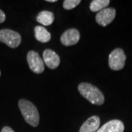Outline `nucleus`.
<instances>
[{"label":"nucleus","mask_w":132,"mask_h":132,"mask_svg":"<svg viewBox=\"0 0 132 132\" xmlns=\"http://www.w3.org/2000/svg\"><path fill=\"white\" fill-rule=\"evenodd\" d=\"M78 90L84 98L88 100L91 104L102 105L104 103V95L97 87L89 83H81L78 86Z\"/></svg>","instance_id":"f257e3e1"},{"label":"nucleus","mask_w":132,"mask_h":132,"mask_svg":"<svg viewBox=\"0 0 132 132\" xmlns=\"http://www.w3.org/2000/svg\"><path fill=\"white\" fill-rule=\"evenodd\" d=\"M19 106L24 120L32 127L38 126L40 122V116L36 106L25 99H21L19 101Z\"/></svg>","instance_id":"f03ea898"},{"label":"nucleus","mask_w":132,"mask_h":132,"mask_svg":"<svg viewBox=\"0 0 132 132\" xmlns=\"http://www.w3.org/2000/svg\"><path fill=\"white\" fill-rule=\"evenodd\" d=\"M0 42L6 44L7 46L15 48L21 43V36L19 32L9 29L0 30Z\"/></svg>","instance_id":"7ed1b4c3"},{"label":"nucleus","mask_w":132,"mask_h":132,"mask_svg":"<svg viewBox=\"0 0 132 132\" xmlns=\"http://www.w3.org/2000/svg\"><path fill=\"white\" fill-rule=\"evenodd\" d=\"M126 56L121 48H115L109 56V66L114 71H120L125 66Z\"/></svg>","instance_id":"20e7f679"},{"label":"nucleus","mask_w":132,"mask_h":132,"mask_svg":"<svg viewBox=\"0 0 132 132\" xmlns=\"http://www.w3.org/2000/svg\"><path fill=\"white\" fill-rule=\"evenodd\" d=\"M27 62L30 70L35 73H42L44 71V62L37 52L29 51L27 54Z\"/></svg>","instance_id":"39448f33"},{"label":"nucleus","mask_w":132,"mask_h":132,"mask_svg":"<svg viewBox=\"0 0 132 132\" xmlns=\"http://www.w3.org/2000/svg\"><path fill=\"white\" fill-rule=\"evenodd\" d=\"M115 16H116L115 9L112 7H106L99 11L95 15V20L99 25L102 27H106L113 21Z\"/></svg>","instance_id":"423d86ee"},{"label":"nucleus","mask_w":132,"mask_h":132,"mask_svg":"<svg viewBox=\"0 0 132 132\" xmlns=\"http://www.w3.org/2000/svg\"><path fill=\"white\" fill-rule=\"evenodd\" d=\"M80 33L76 29H69L62 35L60 41L65 46L76 45L79 41Z\"/></svg>","instance_id":"0eeeda50"},{"label":"nucleus","mask_w":132,"mask_h":132,"mask_svg":"<svg viewBox=\"0 0 132 132\" xmlns=\"http://www.w3.org/2000/svg\"><path fill=\"white\" fill-rule=\"evenodd\" d=\"M43 62L48 68L51 69H55L60 63V59L56 52L51 49H46L43 53Z\"/></svg>","instance_id":"6e6552de"},{"label":"nucleus","mask_w":132,"mask_h":132,"mask_svg":"<svg viewBox=\"0 0 132 132\" xmlns=\"http://www.w3.org/2000/svg\"><path fill=\"white\" fill-rule=\"evenodd\" d=\"M124 128V124L121 120H112L105 123L97 132H123Z\"/></svg>","instance_id":"1a4fd4ad"},{"label":"nucleus","mask_w":132,"mask_h":132,"mask_svg":"<svg viewBox=\"0 0 132 132\" xmlns=\"http://www.w3.org/2000/svg\"><path fill=\"white\" fill-rule=\"evenodd\" d=\"M100 126V118L96 115L88 118L81 126L79 132H97Z\"/></svg>","instance_id":"9d476101"},{"label":"nucleus","mask_w":132,"mask_h":132,"mask_svg":"<svg viewBox=\"0 0 132 132\" xmlns=\"http://www.w3.org/2000/svg\"><path fill=\"white\" fill-rule=\"evenodd\" d=\"M35 37L38 41L45 43L50 41L51 34L44 27L37 26L35 27Z\"/></svg>","instance_id":"9b49d317"},{"label":"nucleus","mask_w":132,"mask_h":132,"mask_svg":"<svg viewBox=\"0 0 132 132\" xmlns=\"http://www.w3.org/2000/svg\"><path fill=\"white\" fill-rule=\"evenodd\" d=\"M36 20L43 26H50L54 21V15L51 11L43 10L37 15Z\"/></svg>","instance_id":"f8f14e48"},{"label":"nucleus","mask_w":132,"mask_h":132,"mask_svg":"<svg viewBox=\"0 0 132 132\" xmlns=\"http://www.w3.org/2000/svg\"><path fill=\"white\" fill-rule=\"evenodd\" d=\"M110 3L109 0H93L91 2L90 9L92 12H98L105 9Z\"/></svg>","instance_id":"ddd939ff"},{"label":"nucleus","mask_w":132,"mask_h":132,"mask_svg":"<svg viewBox=\"0 0 132 132\" xmlns=\"http://www.w3.org/2000/svg\"><path fill=\"white\" fill-rule=\"evenodd\" d=\"M81 3L80 0H65L63 2V8L65 10H72Z\"/></svg>","instance_id":"4468645a"},{"label":"nucleus","mask_w":132,"mask_h":132,"mask_svg":"<svg viewBox=\"0 0 132 132\" xmlns=\"http://www.w3.org/2000/svg\"><path fill=\"white\" fill-rule=\"evenodd\" d=\"M5 19H6V15H5V13L2 10H0V24L3 23L5 21Z\"/></svg>","instance_id":"2eb2a0df"},{"label":"nucleus","mask_w":132,"mask_h":132,"mask_svg":"<svg viewBox=\"0 0 132 132\" xmlns=\"http://www.w3.org/2000/svg\"><path fill=\"white\" fill-rule=\"evenodd\" d=\"M1 132H15L12 128L9 126H5V127L3 128L2 129V131Z\"/></svg>","instance_id":"dca6fc26"},{"label":"nucleus","mask_w":132,"mask_h":132,"mask_svg":"<svg viewBox=\"0 0 132 132\" xmlns=\"http://www.w3.org/2000/svg\"><path fill=\"white\" fill-rule=\"evenodd\" d=\"M47 2H56L57 0H47Z\"/></svg>","instance_id":"f3484780"},{"label":"nucleus","mask_w":132,"mask_h":132,"mask_svg":"<svg viewBox=\"0 0 132 132\" xmlns=\"http://www.w3.org/2000/svg\"><path fill=\"white\" fill-rule=\"evenodd\" d=\"M0 76H1V71H0Z\"/></svg>","instance_id":"a211bd4d"}]
</instances>
